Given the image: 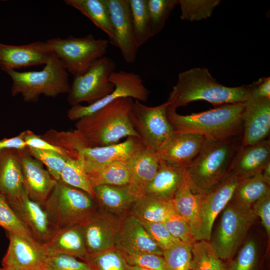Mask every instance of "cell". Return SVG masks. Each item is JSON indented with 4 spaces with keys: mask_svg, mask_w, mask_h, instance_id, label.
Masks as SVG:
<instances>
[{
    "mask_svg": "<svg viewBox=\"0 0 270 270\" xmlns=\"http://www.w3.org/2000/svg\"><path fill=\"white\" fill-rule=\"evenodd\" d=\"M117 221L98 210L81 224L88 255L116 248Z\"/></svg>",
    "mask_w": 270,
    "mask_h": 270,
    "instance_id": "obj_20",
    "label": "cell"
},
{
    "mask_svg": "<svg viewBox=\"0 0 270 270\" xmlns=\"http://www.w3.org/2000/svg\"><path fill=\"white\" fill-rule=\"evenodd\" d=\"M261 174L264 180L270 185V162L264 166L261 172Z\"/></svg>",
    "mask_w": 270,
    "mask_h": 270,
    "instance_id": "obj_52",
    "label": "cell"
},
{
    "mask_svg": "<svg viewBox=\"0 0 270 270\" xmlns=\"http://www.w3.org/2000/svg\"><path fill=\"white\" fill-rule=\"evenodd\" d=\"M240 180L232 172L218 186L202 195L196 240L210 241L214 222L232 200Z\"/></svg>",
    "mask_w": 270,
    "mask_h": 270,
    "instance_id": "obj_12",
    "label": "cell"
},
{
    "mask_svg": "<svg viewBox=\"0 0 270 270\" xmlns=\"http://www.w3.org/2000/svg\"><path fill=\"white\" fill-rule=\"evenodd\" d=\"M116 64L106 56L96 62L83 74L74 77L68 96L72 106L98 101L110 94L114 86L109 80L110 75L116 71Z\"/></svg>",
    "mask_w": 270,
    "mask_h": 270,
    "instance_id": "obj_10",
    "label": "cell"
},
{
    "mask_svg": "<svg viewBox=\"0 0 270 270\" xmlns=\"http://www.w3.org/2000/svg\"><path fill=\"white\" fill-rule=\"evenodd\" d=\"M244 102L228 104L199 113L181 115L170 105L167 118L174 131L195 133L212 140L242 136Z\"/></svg>",
    "mask_w": 270,
    "mask_h": 270,
    "instance_id": "obj_3",
    "label": "cell"
},
{
    "mask_svg": "<svg viewBox=\"0 0 270 270\" xmlns=\"http://www.w3.org/2000/svg\"><path fill=\"white\" fill-rule=\"evenodd\" d=\"M270 194V185L263 179L261 172L240 180L232 198L235 202L251 206L257 200Z\"/></svg>",
    "mask_w": 270,
    "mask_h": 270,
    "instance_id": "obj_33",
    "label": "cell"
},
{
    "mask_svg": "<svg viewBox=\"0 0 270 270\" xmlns=\"http://www.w3.org/2000/svg\"><path fill=\"white\" fill-rule=\"evenodd\" d=\"M8 204L40 244L48 242L58 231L44 205L32 200L26 191Z\"/></svg>",
    "mask_w": 270,
    "mask_h": 270,
    "instance_id": "obj_14",
    "label": "cell"
},
{
    "mask_svg": "<svg viewBox=\"0 0 270 270\" xmlns=\"http://www.w3.org/2000/svg\"><path fill=\"white\" fill-rule=\"evenodd\" d=\"M84 262L89 264L93 270H128L127 263L116 248L88 255Z\"/></svg>",
    "mask_w": 270,
    "mask_h": 270,
    "instance_id": "obj_39",
    "label": "cell"
},
{
    "mask_svg": "<svg viewBox=\"0 0 270 270\" xmlns=\"http://www.w3.org/2000/svg\"><path fill=\"white\" fill-rule=\"evenodd\" d=\"M270 162V141L266 139L257 144L240 147L232 165L231 172L240 180L261 172Z\"/></svg>",
    "mask_w": 270,
    "mask_h": 270,
    "instance_id": "obj_25",
    "label": "cell"
},
{
    "mask_svg": "<svg viewBox=\"0 0 270 270\" xmlns=\"http://www.w3.org/2000/svg\"><path fill=\"white\" fill-rule=\"evenodd\" d=\"M0 270H42V268H36L30 269H15L9 268H0Z\"/></svg>",
    "mask_w": 270,
    "mask_h": 270,
    "instance_id": "obj_54",
    "label": "cell"
},
{
    "mask_svg": "<svg viewBox=\"0 0 270 270\" xmlns=\"http://www.w3.org/2000/svg\"><path fill=\"white\" fill-rule=\"evenodd\" d=\"M108 79L114 86V90L92 104L72 106L67 112L70 120L77 121L120 98H130L140 102L148 101L150 91L145 86L138 74L122 70L115 71L110 75Z\"/></svg>",
    "mask_w": 270,
    "mask_h": 270,
    "instance_id": "obj_11",
    "label": "cell"
},
{
    "mask_svg": "<svg viewBox=\"0 0 270 270\" xmlns=\"http://www.w3.org/2000/svg\"><path fill=\"white\" fill-rule=\"evenodd\" d=\"M42 246L48 256L64 254L86 261L88 255L82 224L58 230L52 239Z\"/></svg>",
    "mask_w": 270,
    "mask_h": 270,
    "instance_id": "obj_26",
    "label": "cell"
},
{
    "mask_svg": "<svg viewBox=\"0 0 270 270\" xmlns=\"http://www.w3.org/2000/svg\"><path fill=\"white\" fill-rule=\"evenodd\" d=\"M202 195L194 194L187 182L177 192L172 200L174 210L189 224L196 240Z\"/></svg>",
    "mask_w": 270,
    "mask_h": 270,
    "instance_id": "obj_32",
    "label": "cell"
},
{
    "mask_svg": "<svg viewBox=\"0 0 270 270\" xmlns=\"http://www.w3.org/2000/svg\"><path fill=\"white\" fill-rule=\"evenodd\" d=\"M52 54L46 41L18 46L0 43V68L6 72L16 68L45 65Z\"/></svg>",
    "mask_w": 270,
    "mask_h": 270,
    "instance_id": "obj_16",
    "label": "cell"
},
{
    "mask_svg": "<svg viewBox=\"0 0 270 270\" xmlns=\"http://www.w3.org/2000/svg\"><path fill=\"white\" fill-rule=\"evenodd\" d=\"M44 206L58 230L81 224L98 210L94 198L60 180Z\"/></svg>",
    "mask_w": 270,
    "mask_h": 270,
    "instance_id": "obj_6",
    "label": "cell"
},
{
    "mask_svg": "<svg viewBox=\"0 0 270 270\" xmlns=\"http://www.w3.org/2000/svg\"><path fill=\"white\" fill-rule=\"evenodd\" d=\"M114 33L111 43L120 51L126 62L136 61L138 48L132 24L128 0H104Z\"/></svg>",
    "mask_w": 270,
    "mask_h": 270,
    "instance_id": "obj_13",
    "label": "cell"
},
{
    "mask_svg": "<svg viewBox=\"0 0 270 270\" xmlns=\"http://www.w3.org/2000/svg\"><path fill=\"white\" fill-rule=\"evenodd\" d=\"M140 222L150 238L163 252L180 241L172 236L163 222Z\"/></svg>",
    "mask_w": 270,
    "mask_h": 270,
    "instance_id": "obj_47",
    "label": "cell"
},
{
    "mask_svg": "<svg viewBox=\"0 0 270 270\" xmlns=\"http://www.w3.org/2000/svg\"><path fill=\"white\" fill-rule=\"evenodd\" d=\"M252 208L260 217L268 236H270V194L260 198L252 204Z\"/></svg>",
    "mask_w": 270,
    "mask_h": 270,
    "instance_id": "obj_49",
    "label": "cell"
},
{
    "mask_svg": "<svg viewBox=\"0 0 270 270\" xmlns=\"http://www.w3.org/2000/svg\"><path fill=\"white\" fill-rule=\"evenodd\" d=\"M132 28L138 48L152 38L147 0H128Z\"/></svg>",
    "mask_w": 270,
    "mask_h": 270,
    "instance_id": "obj_35",
    "label": "cell"
},
{
    "mask_svg": "<svg viewBox=\"0 0 270 270\" xmlns=\"http://www.w3.org/2000/svg\"><path fill=\"white\" fill-rule=\"evenodd\" d=\"M242 137L205 140L198 155L185 168L188 184L194 194H206L229 175L241 147Z\"/></svg>",
    "mask_w": 270,
    "mask_h": 270,
    "instance_id": "obj_1",
    "label": "cell"
},
{
    "mask_svg": "<svg viewBox=\"0 0 270 270\" xmlns=\"http://www.w3.org/2000/svg\"><path fill=\"white\" fill-rule=\"evenodd\" d=\"M222 212L216 231L210 242L218 256L222 260H226L235 254L256 216L252 206L240 204L232 199Z\"/></svg>",
    "mask_w": 270,
    "mask_h": 270,
    "instance_id": "obj_8",
    "label": "cell"
},
{
    "mask_svg": "<svg viewBox=\"0 0 270 270\" xmlns=\"http://www.w3.org/2000/svg\"><path fill=\"white\" fill-rule=\"evenodd\" d=\"M64 2L78 10L104 31L112 42L114 36L104 0H64Z\"/></svg>",
    "mask_w": 270,
    "mask_h": 270,
    "instance_id": "obj_31",
    "label": "cell"
},
{
    "mask_svg": "<svg viewBox=\"0 0 270 270\" xmlns=\"http://www.w3.org/2000/svg\"><path fill=\"white\" fill-rule=\"evenodd\" d=\"M68 73L76 77L85 73L98 60L106 56L109 42L92 34L83 37L69 36L46 40Z\"/></svg>",
    "mask_w": 270,
    "mask_h": 270,
    "instance_id": "obj_7",
    "label": "cell"
},
{
    "mask_svg": "<svg viewBox=\"0 0 270 270\" xmlns=\"http://www.w3.org/2000/svg\"><path fill=\"white\" fill-rule=\"evenodd\" d=\"M92 188L100 185L126 186L130 180L128 161H118L85 168Z\"/></svg>",
    "mask_w": 270,
    "mask_h": 270,
    "instance_id": "obj_30",
    "label": "cell"
},
{
    "mask_svg": "<svg viewBox=\"0 0 270 270\" xmlns=\"http://www.w3.org/2000/svg\"><path fill=\"white\" fill-rule=\"evenodd\" d=\"M6 73L12 82V95L20 94L26 102H36L42 95L55 98L68 94L70 87L68 73L54 52L50 61L40 70H10Z\"/></svg>",
    "mask_w": 270,
    "mask_h": 270,
    "instance_id": "obj_5",
    "label": "cell"
},
{
    "mask_svg": "<svg viewBox=\"0 0 270 270\" xmlns=\"http://www.w3.org/2000/svg\"><path fill=\"white\" fill-rule=\"evenodd\" d=\"M9 240L2 267L15 269L42 268L48 256L42 246L21 235L6 232Z\"/></svg>",
    "mask_w": 270,
    "mask_h": 270,
    "instance_id": "obj_17",
    "label": "cell"
},
{
    "mask_svg": "<svg viewBox=\"0 0 270 270\" xmlns=\"http://www.w3.org/2000/svg\"><path fill=\"white\" fill-rule=\"evenodd\" d=\"M152 38L163 29L170 13L178 0H147Z\"/></svg>",
    "mask_w": 270,
    "mask_h": 270,
    "instance_id": "obj_38",
    "label": "cell"
},
{
    "mask_svg": "<svg viewBox=\"0 0 270 270\" xmlns=\"http://www.w3.org/2000/svg\"><path fill=\"white\" fill-rule=\"evenodd\" d=\"M28 153L44 164L50 175L57 181L60 179L62 170L67 158L58 152L28 148Z\"/></svg>",
    "mask_w": 270,
    "mask_h": 270,
    "instance_id": "obj_43",
    "label": "cell"
},
{
    "mask_svg": "<svg viewBox=\"0 0 270 270\" xmlns=\"http://www.w3.org/2000/svg\"><path fill=\"white\" fill-rule=\"evenodd\" d=\"M60 182L86 192L94 198L93 188L82 162L68 158L62 170Z\"/></svg>",
    "mask_w": 270,
    "mask_h": 270,
    "instance_id": "obj_36",
    "label": "cell"
},
{
    "mask_svg": "<svg viewBox=\"0 0 270 270\" xmlns=\"http://www.w3.org/2000/svg\"><path fill=\"white\" fill-rule=\"evenodd\" d=\"M23 132L24 139L28 148L52 151L65 156L64 152L60 148L50 144L41 136L36 134L30 130Z\"/></svg>",
    "mask_w": 270,
    "mask_h": 270,
    "instance_id": "obj_48",
    "label": "cell"
},
{
    "mask_svg": "<svg viewBox=\"0 0 270 270\" xmlns=\"http://www.w3.org/2000/svg\"><path fill=\"white\" fill-rule=\"evenodd\" d=\"M169 232L180 241L192 244L197 240L188 222L175 210L163 222Z\"/></svg>",
    "mask_w": 270,
    "mask_h": 270,
    "instance_id": "obj_46",
    "label": "cell"
},
{
    "mask_svg": "<svg viewBox=\"0 0 270 270\" xmlns=\"http://www.w3.org/2000/svg\"><path fill=\"white\" fill-rule=\"evenodd\" d=\"M134 102L130 98H120L78 120L76 130L86 146H110L125 137L140 138L130 118Z\"/></svg>",
    "mask_w": 270,
    "mask_h": 270,
    "instance_id": "obj_4",
    "label": "cell"
},
{
    "mask_svg": "<svg viewBox=\"0 0 270 270\" xmlns=\"http://www.w3.org/2000/svg\"><path fill=\"white\" fill-rule=\"evenodd\" d=\"M127 269L128 270H152L151 269L144 268L140 266H130L128 264H127Z\"/></svg>",
    "mask_w": 270,
    "mask_h": 270,
    "instance_id": "obj_53",
    "label": "cell"
},
{
    "mask_svg": "<svg viewBox=\"0 0 270 270\" xmlns=\"http://www.w3.org/2000/svg\"><path fill=\"white\" fill-rule=\"evenodd\" d=\"M42 270H93L87 262L64 254L48 256L42 266Z\"/></svg>",
    "mask_w": 270,
    "mask_h": 270,
    "instance_id": "obj_44",
    "label": "cell"
},
{
    "mask_svg": "<svg viewBox=\"0 0 270 270\" xmlns=\"http://www.w3.org/2000/svg\"></svg>",
    "mask_w": 270,
    "mask_h": 270,
    "instance_id": "obj_55",
    "label": "cell"
},
{
    "mask_svg": "<svg viewBox=\"0 0 270 270\" xmlns=\"http://www.w3.org/2000/svg\"><path fill=\"white\" fill-rule=\"evenodd\" d=\"M26 191L20 150H0V193L10 203L20 198Z\"/></svg>",
    "mask_w": 270,
    "mask_h": 270,
    "instance_id": "obj_24",
    "label": "cell"
},
{
    "mask_svg": "<svg viewBox=\"0 0 270 270\" xmlns=\"http://www.w3.org/2000/svg\"><path fill=\"white\" fill-rule=\"evenodd\" d=\"M0 226L4 228L6 232L16 234L30 240L36 241L10 206L5 197L0 193Z\"/></svg>",
    "mask_w": 270,
    "mask_h": 270,
    "instance_id": "obj_41",
    "label": "cell"
},
{
    "mask_svg": "<svg viewBox=\"0 0 270 270\" xmlns=\"http://www.w3.org/2000/svg\"><path fill=\"white\" fill-rule=\"evenodd\" d=\"M190 270H228L210 241L196 242L192 246Z\"/></svg>",
    "mask_w": 270,
    "mask_h": 270,
    "instance_id": "obj_34",
    "label": "cell"
},
{
    "mask_svg": "<svg viewBox=\"0 0 270 270\" xmlns=\"http://www.w3.org/2000/svg\"><path fill=\"white\" fill-rule=\"evenodd\" d=\"M250 86V93L248 100L270 98V77L260 78Z\"/></svg>",
    "mask_w": 270,
    "mask_h": 270,
    "instance_id": "obj_50",
    "label": "cell"
},
{
    "mask_svg": "<svg viewBox=\"0 0 270 270\" xmlns=\"http://www.w3.org/2000/svg\"><path fill=\"white\" fill-rule=\"evenodd\" d=\"M144 148L140 138L129 136L123 142L110 146L83 148L79 152L78 160L87 168L114 162L128 161Z\"/></svg>",
    "mask_w": 270,
    "mask_h": 270,
    "instance_id": "obj_19",
    "label": "cell"
},
{
    "mask_svg": "<svg viewBox=\"0 0 270 270\" xmlns=\"http://www.w3.org/2000/svg\"><path fill=\"white\" fill-rule=\"evenodd\" d=\"M115 246L118 250L163 254L162 250L154 242L141 222L130 214L117 221Z\"/></svg>",
    "mask_w": 270,
    "mask_h": 270,
    "instance_id": "obj_21",
    "label": "cell"
},
{
    "mask_svg": "<svg viewBox=\"0 0 270 270\" xmlns=\"http://www.w3.org/2000/svg\"><path fill=\"white\" fill-rule=\"evenodd\" d=\"M186 182L185 168H176L160 164L156 174L148 186L145 194L172 200L178 190Z\"/></svg>",
    "mask_w": 270,
    "mask_h": 270,
    "instance_id": "obj_28",
    "label": "cell"
},
{
    "mask_svg": "<svg viewBox=\"0 0 270 270\" xmlns=\"http://www.w3.org/2000/svg\"><path fill=\"white\" fill-rule=\"evenodd\" d=\"M174 210L172 200L144 194L136 201L130 214L140 221L164 222Z\"/></svg>",
    "mask_w": 270,
    "mask_h": 270,
    "instance_id": "obj_29",
    "label": "cell"
},
{
    "mask_svg": "<svg viewBox=\"0 0 270 270\" xmlns=\"http://www.w3.org/2000/svg\"><path fill=\"white\" fill-rule=\"evenodd\" d=\"M169 103L150 106L135 100L130 122L146 150L156 152L174 132L166 115Z\"/></svg>",
    "mask_w": 270,
    "mask_h": 270,
    "instance_id": "obj_9",
    "label": "cell"
},
{
    "mask_svg": "<svg viewBox=\"0 0 270 270\" xmlns=\"http://www.w3.org/2000/svg\"><path fill=\"white\" fill-rule=\"evenodd\" d=\"M20 154L26 192L32 200L44 205L57 180L42 164L28 153L27 149L20 150Z\"/></svg>",
    "mask_w": 270,
    "mask_h": 270,
    "instance_id": "obj_22",
    "label": "cell"
},
{
    "mask_svg": "<svg viewBox=\"0 0 270 270\" xmlns=\"http://www.w3.org/2000/svg\"><path fill=\"white\" fill-rule=\"evenodd\" d=\"M205 138L200 134L178 132L156 152L160 164L176 168H185L200 152Z\"/></svg>",
    "mask_w": 270,
    "mask_h": 270,
    "instance_id": "obj_15",
    "label": "cell"
},
{
    "mask_svg": "<svg viewBox=\"0 0 270 270\" xmlns=\"http://www.w3.org/2000/svg\"><path fill=\"white\" fill-rule=\"evenodd\" d=\"M28 147L24 139V132L10 138H4L0 140V150L14 149L18 150H26Z\"/></svg>",
    "mask_w": 270,
    "mask_h": 270,
    "instance_id": "obj_51",
    "label": "cell"
},
{
    "mask_svg": "<svg viewBox=\"0 0 270 270\" xmlns=\"http://www.w3.org/2000/svg\"><path fill=\"white\" fill-rule=\"evenodd\" d=\"M93 189L98 210L116 220L130 214L132 206L140 197L132 192L128 185H100Z\"/></svg>",
    "mask_w": 270,
    "mask_h": 270,
    "instance_id": "obj_23",
    "label": "cell"
},
{
    "mask_svg": "<svg viewBox=\"0 0 270 270\" xmlns=\"http://www.w3.org/2000/svg\"><path fill=\"white\" fill-rule=\"evenodd\" d=\"M244 104L241 147L267 139L270 131V98L248 99Z\"/></svg>",
    "mask_w": 270,
    "mask_h": 270,
    "instance_id": "obj_18",
    "label": "cell"
},
{
    "mask_svg": "<svg viewBox=\"0 0 270 270\" xmlns=\"http://www.w3.org/2000/svg\"><path fill=\"white\" fill-rule=\"evenodd\" d=\"M192 244L179 242L163 252L167 270H190Z\"/></svg>",
    "mask_w": 270,
    "mask_h": 270,
    "instance_id": "obj_40",
    "label": "cell"
},
{
    "mask_svg": "<svg viewBox=\"0 0 270 270\" xmlns=\"http://www.w3.org/2000/svg\"><path fill=\"white\" fill-rule=\"evenodd\" d=\"M128 264L152 270H167L164 258L150 252L118 250Z\"/></svg>",
    "mask_w": 270,
    "mask_h": 270,
    "instance_id": "obj_42",
    "label": "cell"
},
{
    "mask_svg": "<svg viewBox=\"0 0 270 270\" xmlns=\"http://www.w3.org/2000/svg\"><path fill=\"white\" fill-rule=\"evenodd\" d=\"M250 93V84L235 87L222 85L207 68L198 67L178 74L177 82L166 102L176 108L198 100H206L214 105H223L244 102Z\"/></svg>",
    "mask_w": 270,
    "mask_h": 270,
    "instance_id": "obj_2",
    "label": "cell"
},
{
    "mask_svg": "<svg viewBox=\"0 0 270 270\" xmlns=\"http://www.w3.org/2000/svg\"><path fill=\"white\" fill-rule=\"evenodd\" d=\"M219 0H178L181 9L180 18L190 22L198 21L210 17Z\"/></svg>",
    "mask_w": 270,
    "mask_h": 270,
    "instance_id": "obj_37",
    "label": "cell"
},
{
    "mask_svg": "<svg viewBox=\"0 0 270 270\" xmlns=\"http://www.w3.org/2000/svg\"><path fill=\"white\" fill-rule=\"evenodd\" d=\"M258 247L252 239L243 246L228 270H257Z\"/></svg>",
    "mask_w": 270,
    "mask_h": 270,
    "instance_id": "obj_45",
    "label": "cell"
},
{
    "mask_svg": "<svg viewBox=\"0 0 270 270\" xmlns=\"http://www.w3.org/2000/svg\"><path fill=\"white\" fill-rule=\"evenodd\" d=\"M128 164L130 173L128 186L132 192L142 196L160 164L156 152L144 148L130 158Z\"/></svg>",
    "mask_w": 270,
    "mask_h": 270,
    "instance_id": "obj_27",
    "label": "cell"
}]
</instances>
